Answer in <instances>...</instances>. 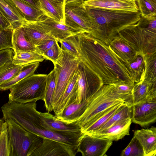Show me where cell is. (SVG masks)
I'll use <instances>...</instances> for the list:
<instances>
[{"label": "cell", "mask_w": 156, "mask_h": 156, "mask_svg": "<svg viewBox=\"0 0 156 156\" xmlns=\"http://www.w3.org/2000/svg\"><path fill=\"white\" fill-rule=\"evenodd\" d=\"M69 38L81 60L101 78L104 85L134 84L126 62L117 56L108 45L84 32Z\"/></svg>", "instance_id": "6da1fadb"}, {"label": "cell", "mask_w": 156, "mask_h": 156, "mask_svg": "<svg viewBox=\"0 0 156 156\" xmlns=\"http://www.w3.org/2000/svg\"><path fill=\"white\" fill-rule=\"evenodd\" d=\"M84 6L94 28L91 35L107 45L120 31L136 24L141 18L139 11L134 12Z\"/></svg>", "instance_id": "7a4b0ae2"}, {"label": "cell", "mask_w": 156, "mask_h": 156, "mask_svg": "<svg viewBox=\"0 0 156 156\" xmlns=\"http://www.w3.org/2000/svg\"><path fill=\"white\" fill-rule=\"evenodd\" d=\"M37 101L25 103L15 102L10 107L8 117L27 131L42 138L59 142L77 149L82 132H53L45 129L38 123L37 117Z\"/></svg>", "instance_id": "3957f363"}, {"label": "cell", "mask_w": 156, "mask_h": 156, "mask_svg": "<svg viewBox=\"0 0 156 156\" xmlns=\"http://www.w3.org/2000/svg\"><path fill=\"white\" fill-rule=\"evenodd\" d=\"M122 101L125 102L117 92L116 83L104 84L89 99L84 112L75 123L80 128L101 112Z\"/></svg>", "instance_id": "277c9868"}, {"label": "cell", "mask_w": 156, "mask_h": 156, "mask_svg": "<svg viewBox=\"0 0 156 156\" xmlns=\"http://www.w3.org/2000/svg\"><path fill=\"white\" fill-rule=\"evenodd\" d=\"M47 76L34 74L23 79L9 89V99L20 103L43 101Z\"/></svg>", "instance_id": "5b68a950"}, {"label": "cell", "mask_w": 156, "mask_h": 156, "mask_svg": "<svg viewBox=\"0 0 156 156\" xmlns=\"http://www.w3.org/2000/svg\"><path fill=\"white\" fill-rule=\"evenodd\" d=\"M117 36L127 42L137 53L145 56L156 53V32L141 26L138 23L125 28Z\"/></svg>", "instance_id": "8992f818"}, {"label": "cell", "mask_w": 156, "mask_h": 156, "mask_svg": "<svg viewBox=\"0 0 156 156\" xmlns=\"http://www.w3.org/2000/svg\"><path fill=\"white\" fill-rule=\"evenodd\" d=\"M80 59L60 48L58 58L54 64L56 86L54 96L53 109L63 94L70 79L78 68Z\"/></svg>", "instance_id": "52a82bcc"}, {"label": "cell", "mask_w": 156, "mask_h": 156, "mask_svg": "<svg viewBox=\"0 0 156 156\" xmlns=\"http://www.w3.org/2000/svg\"><path fill=\"white\" fill-rule=\"evenodd\" d=\"M5 121L9 129V156H27L32 144L39 136L27 131L11 118Z\"/></svg>", "instance_id": "ba28073f"}, {"label": "cell", "mask_w": 156, "mask_h": 156, "mask_svg": "<svg viewBox=\"0 0 156 156\" xmlns=\"http://www.w3.org/2000/svg\"><path fill=\"white\" fill-rule=\"evenodd\" d=\"M79 68L76 96L74 101L77 104L89 99L104 85L101 78L81 60Z\"/></svg>", "instance_id": "9c48e42d"}, {"label": "cell", "mask_w": 156, "mask_h": 156, "mask_svg": "<svg viewBox=\"0 0 156 156\" xmlns=\"http://www.w3.org/2000/svg\"><path fill=\"white\" fill-rule=\"evenodd\" d=\"M77 149L47 138L39 140L30 148L27 156H75Z\"/></svg>", "instance_id": "30bf717a"}, {"label": "cell", "mask_w": 156, "mask_h": 156, "mask_svg": "<svg viewBox=\"0 0 156 156\" xmlns=\"http://www.w3.org/2000/svg\"><path fill=\"white\" fill-rule=\"evenodd\" d=\"M65 24L81 32L92 35L94 27L83 4H65Z\"/></svg>", "instance_id": "8fae6325"}, {"label": "cell", "mask_w": 156, "mask_h": 156, "mask_svg": "<svg viewBox=\"0 0 156 156\" xmlns=\"http://www.w3.org/2000/svg\"><path fill=\"white\" fill-rule=\"evenodd\" d=\"M132 122L142 127L147 126L156 121V94L133 105Z\"/></svg>", "instance_id": "7c38bea8"}, {"label": "cell", "mask_w": 156, "mask_h": 156, "mask_svg": "<svg viewBox=\"0 0 156 156\" xmlns=\"http://www.w3.org/2000/svg\"><path fill=\"white\" fill-rule=\"evenodd\" d=\"M108 139L83 133L77 146L83 156H103L112 145Z\"/></svg>", "instance_id": "4fadbf2b"}, {"label": "cell", "mask_w": 156, "mask_h": 156, "mask_svg": "<svg viewBox=\"0 0 156 156\" xmlns=\"http://www.w3.org/2000/svg\"><path fill=\"white\" fill-rule=\"evenodd\" d=\"M37 117L39 124L46 129L53 132H81L80 128L75 123L66 124L49 112H42L37 110Z\"/></svg>", "instance_id": "5bb4252c"}, {"label": "cell", "mask_w": 156, "mask_h": 156, "mask_svg": "<svg viewBox=\"0 0 156 156\" xmlns=\"http://www.w3.org/2000/svg\"><path fill=\"white\" fill-rule=\"evenodd\" d=\"M137 0H90L83 2V5L100 9L129 11L139 12Z\"/></svg>", "instance_id": "9a60e30c"}, {"label": "cell", "mask_w": 156, "mask_h": 156, "mask_svg": "<svg viewBox=\"0 0 156 156\" xmlns=\"http://www.w3.org/2000/svg\"><path fill=\"white\" fill-rule=\"evenodd\" d=\"M38 23L49 32L58 42L62 39L67 38L81 32L65 24L60 23L44 15Z\"/></svg>", "instance_id": "2e32d148"}, {"label": "cell", "mask_w": 156, "mask_h": 156, "mask_svg": "<svg viewBox=\"0 0 156 156\" xmlns=\"http://www.w3.org/2000/svg\"><path fill=\"white\" fill-rule=\"evenodd\" d=\"M79 74L78 67L69 80L63 94L53 108V111L55 115L60 114L69 105L75 101Z\"/></svg>", "instance_id": "e0dca14e"}, {"label": "cell", "mask_w": 156, "mask_h": 156, "mask_svg": "<svg viewBox=\"0 0 156 156\" xmlns=\"http://www.w3.org/2000/svg\"><path fill=\"white\" fill-rule=\"evenodd\" d=\"M20 27L27 40L35 47L46 40L55 39L50 33L44 29L37 21L25 20Z\"/></svg>", "instance_id": "ac0fdd59"}, {"label": "cell", "mask_w": 156, "mask_h": 156, "mask_svg": "<svg viewBox=\"0 0 156 156\" xmlns=\"http://www.w3.org/2000/svg\"><path fill=\"white\" fill-rule=\"evenodd\" d=\"M131 123V117L122 119L116 122L106 130L91 135L108 139L112 141H117L126 136L129 135Z\"/></svg>", "instance_id": "d6986e66"}, {"label": "cell", "mask_w": 156, "mask_h": 156, "mask_svg": "<svg viewBox=\"0 0 156 156\" xmlns=\"http://www.w3.org/2000/svg\"><path fill=\"white\" fill-rule=\"evenodd\" d=\"M40 10L46 16L65 24V0H39Z\"/></svg>", "instance_id": "ffe728a7"}, {"label": "cell", "mask_w": 156, "mask_h": 156, "mask_svg": "<svg viewBox=\"0 0 156 156\" xmlns=\"http://www.w3.org/2000/svg\"><path fill=\"white\" fill-rule=\"evenodd\" d=\"M125 102L117 103L101 112L80 128L81 132L88 134L98 129L122 106Z\"/></svg>", "instance_id": "44dd1931"}, {"label": "cell", "mask_w": 156, "mask_h": 156, "mask_svg": "<svg viewBox=\"0 0 156 156\" xmlns=\"http://www.w3.org/2000/svg\"><path fill=\"white\" fill-rule=\"evenodd\" d=\"M134 136L139 140L144 153V156L156 155V128L142 129L134 131Z\"/></svg>", "instance_id": "7402d4cb"}, {"label": "cell", "mask_w": 156, "mask_h": 156, "mask_svg": "<svg viewBox=\"0 0 156 156\" xmlns=\"http://www.w3.org/2000/svg\"><path fill=\"white\" fill-rule=\"evenodd\" d=\"M0 12L10 23L13 30L20 27L26 20L12 0H0Z\"/></svg>", "instance_id": "603a6c76"}, {"label": "cell", "mask_w": 156, "mask_h": 156, "mask_svg": "<svg viewBox=\"0 0 156 156\" xmlns=\"http://www.w3.org/2000/svg\"><path fill=\"white\" fill-rule=\"evenodd\" d=\"M89 99L79 104L74 101L69 105L60 114L55 116L58 119L66 124L76 123L84 112Z\"/></svg>", "instance_id": "cb8c5ba5"}, {"label": "cell", "mask_w": 156, "mask_h": 156, "mask_svg": "<svg viewBox=\"0 0 156 156\" xmlns=\"http://www.w3.org/2000/svg\"><path fill=\"white\" fill-rule=\"evenodd\" d=\"M156 94V83L143 80L135 83L132 92L133 105L144 100L148 97Z\"/></svg>", "instance_id": "d4e9b609"}, {"label": "cell", "mask_w": 156, "mask_h": 156, "mask_svg": "<svg viewBox=\"0 0 156 156\" xmlns=\"http://www.w3.org/2000/svg\"><path fill=\"white\" fill-rule=\"evenodd\" d=\"M108 45L114 53L125 62L130 61L137 53L127 42L118 36Z\"/></svg>", "instance_id": "484cf974"}, {"label": "cell", "mask_w": 156, "mask_h": 156, "mask_svg": "<svg viewBox=\"0 0 156 156\" xmlns=\"http://www.w3.org/2000/svg\"><path fill=\"white\" fill-rule=\"evenodd\" d=\"M144 58V55L137 53L132 59L126 62L134 83L143 80L145 69Z\"/></svg>", "instance_id": "4316f807"}, {"label": "cell", "mask_w": 156, "mask_h": 156, "mask_svg": "<svg viewBox=\"0 0 156 156\" xmlns=\"http://www.w3.org/2000/svg\"><path fill=\"white\" fill-rule=\"evenodd\" d=\"M24 19L28 21H37L45 15L43 12L23 0H12Z\"/></svg>", "instance_id": "83f0119b"}, {"label": "cell", "mask_w": 156, "mask_h": 156, "mask_svg": "<svg viewBox=\"0 0 156 156\" xmlns=\"http://www.w3.org/2000/svg\"><path fill=\"white\" fill-rule=\"evenodd\" d=\"M132 105L125 102L121 108L102 126L98 130L88 135H91L102 132L107 129L116 122L122 119L131 117Z\"/></svg>", "instance_id": "f1b7e54d"}, {"label": "cell", "mask_w": 156, "mask_h": 156, "mask_svg": "<svg viewBox=\"0 0 156 156\" xmlns=\"http://www.w3.org/2000/svg\"><path fill=\"white\" fill-rule=\"evenodd\" d=\"M12 62L16 65H24L36 62H41L44 59L36 50L23 51H16Z\"/></svg>", "instance_id": "f546056e"}, {"label": "cell", "mask_w": 156, "mask_h": 156, "mask_svg": "<svg viewBox=\"0 0 156 156\" xmlns=\"http://www.w3.org/2000/svg\"><path fill=\"white\" fill-rule=\"evenodd\" d=\"M56 86V75L54 69L47 75L44 98L43 101L48 112L53 111L54 96Z\"/></svg>", "instance_id": "4dcf8cb0"}, {"label": "cell", "mask_w": 156, "mask_h": 156, "mask_svg": "<svg viewBox=\"0 0 156 156\" xmlns=\"http://www.w3.org/2000/svg\"><path fill=\"white\" fill-rule=\"evenodd\" d=\"M39 62H36L25 65L20 73L15 77L0 85V90H6L25 78L34 74L38 67Z\"/></svg>", "instance_id": "1f68e13d"}, {"label": "cell", "mask_w": 156, "mask_h": 156, "mask_svg": "<svg viewBox=\"0 0 156 156\" xmlns=\"http://www.w3.org/2000/svg\"><path fill=\"white\" fill-rule=\"evenodd\" d=\"M12 44V49L14 51H32L36 49L35 46L27 39L20 27L13 30Z\"/></svg>", "instance_id": "d6a6232c"}, {"label": "cell", "mask_w": 156, "mask_h": 156, "mask_svg": "<svg viewBox=\"0 0 156 156\" xmlns=\"http://www.w3.org/2000/svg\"><path fill=\"white\" fill-rule=\"evenodd\" d=\"M145 69L143 80L156 83V53L145 56Z\"/></svg>", "instance_id": "836d02e7"}, {"label": "cell", "mask_w": 156, "mask_h": 156, "mask_svg": "<svg viewBox=\"0 0 156 156\" xmlns=\"http://www.w3.org/2000/svg\"><path fill=\"white\" fill-rule=\"evenodd\" d=\"M25 65H15L12 61L5 64L0 69V85L16 76Z\"/></svg>", "instance_id": "e575fe53"}, {"label": "cell", "mask_w": 156, "mask_h": 156, "mask_svg": "<svg viewBox=\"0 0 156 156\" xmlns=\"http://www.w3.org/2000/svg\"><path fill=\"white\" fill-rule=\"evenodd\" d=\"M141 16L145 18L156 17V2L154 0H137Z\"/></svg>", "instance_id": "d590c367"}, {"label": "cell", "mask_w": 156, "mask_h": 156, "mask_svg": "<svg viewBox=\"0 0 156 156\" xmlns=\"http://www.w3.org/2000/svg\"><path fill=\"white\" fill-rule=\"evenodd\" d=\"M9 129L5 121L0 131V156H9Z\"/></svg>", "instance_id": "8d00e7d4"}, {"label": "cell", "mask_w": 156, "mask_h": 156, "mask_svg": "<svg viewBox=\"0 0 156 156\" xmlns=\"http://www.w3.org/2000/svg\"><path fill=\"white\" fill-rule=\"evenodd\" d=\"M121 156H144L143 147L138 139L133 136L130 143L122 152Z\"/></svg>", "instance_id": "74e56055"}, {"label": "cell", "mask_w": 156, "mask_h": 156, "mask_svg": "<svg viewBox=\"0 0 156 156\" xmlns=\"http://www.w3.org/2000/svg\"><path fill=\"white\" fill-rule=\"evenodd\" d=\"M13 29H0V51L12 48V37Z\"/></svg>", "instance_id": "f35d334b"}, {"label": "cell", "mask_w": 156, "mask_h": 156, "mask_svg": "<svg viewBox=\"0 0 156 156\" xmlns=\"http://www.w3.org/2000/svg\"><path fill=\"white\" fill-rule=\"evenodd\" d=\"M61 44L60 48L68 52L74 56L80 59V55L69 37L62 39L58 41Z\"/></svg>", "instance_id": "ab89813d"}, {"label": "cell", "mask_w": 156, "mask_h": 156, "mask_svg": "<svg viewBox=\"0 0 156 156\" xmlns=\"http://www.w3.org/2000/svg\"><path fill=\"white\" fill-rule=\"evenodd\" d=\"M60 50V47L57 41L54 46L47 51L42 56L44 59L51 61L54 64L58 58Z\"/></svg>", "instance_id": "60d3db41"}, {"label": "cell", "mask_w": 156, "mask_h": 156, "mask_svg": "<svg viewBox=\"0 0 156 156\" xmlns=\"http://www.w3.org/2000/svg\"><path fill=\"white\" fill-rule=\"evenodd\" d=\"M14 54V51L12 49L0 51V69L6 63L12 61Z\"/></svg>", "instance_id": "b9f144b4"}, {"label": "cell", "mask_w": 156, "mask_h": 156, "mask_svg": "<svg viewBox=\"0 0 156 156\" xmlns=\"http://www.w3.org/2000/svg\"><path fill=\"white\" fill-rule=\"evenodd\" d=\"M57 41L55 39L46 40L36 46V50L40 55H42L47 51L54 46Z\"/></svg>", "instance_id": "7bdbcfd3"}, {"label": "cell", "mask_w": 156, "mask_h": 156, "mask_svg": "<svg viewBox=\"0 0 156 156\" xmlns=\"http://www.w3.org/2000/svg\"><path fill=\"white\" fill-rule=\"evenodd\" d=\"M0 29H12L9 21L0 12Z\"/></svg>", "instance_id": "ee69618b"}, {"label": "cell", "mask_w": 156, "mask_h": 156, "mask_svg": "<svg viewBox=\"0 0 156 156\" xmlns=\"http://www.w3.org/2000/svg\"><path fill=\"white\" fill-rule=\"evenodd\" d=\"M30 4L34 7L40 10V5L39 0H23Z\"/></svg>", "instance_id": "f6af8a7d"}, {"label": "cell", "mask_w": 156, "mask_h": 156, "mask_svg": "<svg viewBox=\"0 0 156 156\" xmlns=\"http://www.w3.org/2000/svg\"><path fill=\"white\" fill-rule=\"evenodd\" d=\"M83 0H65V4L73 3L83 4Z\"/></svg>", "instance_id": "bcb514c9"}, {"label": "cell", "mask_w": 156, "mask_h": 156, "mask_svg": "<svg viewBox=\"0 0 156 156\" xmlns=\"http://www.w3.org/2000/svg\"><path fill=\"white\" fill-rule=\"evenodd\" d=\"M4 122V119L2 118H0V131L2 127V124Z\"/></svg>", "instance_id": "7dc6e473"}, {"label": "cell", "mask_w": 156, "mask_h": 156, "mask_svg": "<svg viewBox=\"0 0 156 156\" xmlns=\"http://www.w3.org/2000/svg\"><path fill=\"white\" fill-rule=\"evenodd\" d=\"M88 0H83V2L85 1H88Z\"/></svg>", "instance_id": "c3c4849f"}, {"label": "cell", "mask_w": 156, "mask_h": 156, "mask_svg": "<svg viewBox=\"0 0 156 156\" xmlns=\"http://www.w3.org/2000/svg\"><path fill=\"white\" fill-rule=\"evenodd\" d=\"M154 0L156 2V0Z\"/></svg>", "instance_id": "681fc988"}]
</instances>
